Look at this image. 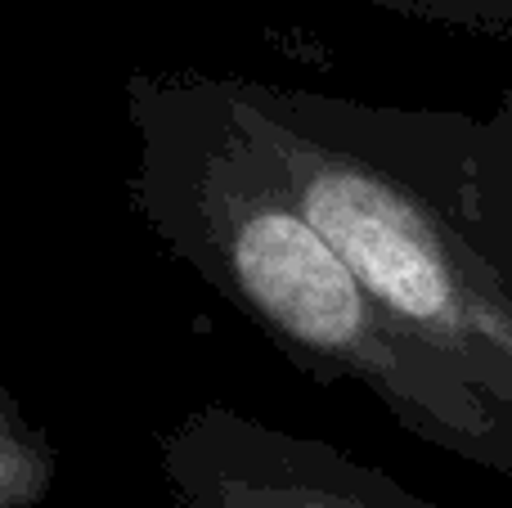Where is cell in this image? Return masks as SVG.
<instances>
[{
    "instance_id": "obj_3",
    "label": "cell",
    "mask_w": 512,
    "mask_h": 508,
    "mask_svg": "<svg viewBox=\"0 0 512 508\" xmlns=\"http://www.w3.org/2000/svg\"><path fill=\"white\" fill-rule=\"evenodd\" d=\"M158 455L176 508H436L351 450L230 405L189 410Z\"/></svg>"
},
{
    "instance_id": "obj_6",
    "label": "cell",
    "mask_w": 512,
    "mask_h": 508,
    "mask_svg": "<svg viewBox=\"0 0 512 508\" xmlns=\"http://www.w3.org/2000/svg\"><path fill=\"white\" fill-rule=\"evenodd\" d=\"M373 9H387L396 18H414V23H432V0H364Z\"/></svg>"
},
{
    "instance_id": "obj_5",
    "label": "cell",
    "mask_w": 512,
    "mask_h": 508,
    "mask_svg": "<svg viewBox=\"0 0 512 508\" xmlns=\"http://www.w3.org/2000/svg\"><path fill=\"white\" fill-rule=\"evenodd\" d=\"M432 23L490 36V41H512V0H432Z\"/></svg>"
},
{
    "instance_id": "obj_4",
    "label": "cell",
    "mask_w": 512,
    "mask_h": 508,
    "mask_svg": "<svg viewBox=\"0 0 512 508\" xmlns=\"http://www.w3.org/2000/svg\"><path fill=\"white\" fill-rule=\"evenodd\" d=\"M59 455L50 437L0 387V508H36L50 495Z\"/></svg>"
},
{
    "instance_id": "obj_2",
    "label": "cell",
    "mask_w": 512,
    "mask_h": 508,
    "mask_svg": "<svg viewBox=\"0 0 512 508\" xmlns=\"http://www.w3.org/2000/svg\"><path fill=\"white\" fill-rule=\"evenodd\" d=\"M131 203L158 243L324 387L355 383L432 450L512 477V441L463 378L427 356L283 189L207 72H135Z\"/></svg>"
},
{
    "instance_id": "obj_1",
    "label": "cell",
    "mask_w": 512,
    "mask_h": 508,
    "mask_svg": "<svg viewBox=\"0 0 512 508\" xmlns=\"http://www.w3.org/2000/svg\"><path fill=\"white\" fill-rule=\"evenodd\" d=\"M216 90L382 311L512 441V86L486 113L256 77Z\"/></svg>"
}]
</instances>
